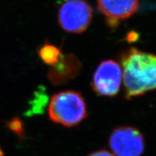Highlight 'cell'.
Instances as JSON below:
<instances>
[{
    "label": "cell",
    "instance_id": "6da1fadb",
    "mask_svg": "<svg viewBox=\"0 0 156 156\" xmlns=\"http://www.w3.org/2000/svg\"><path fill=\"white\" fill-rule=\"evenodd\" d=\"M120 59L126 99L156 89V55L132 48Z\"/></svg>",
    "mask_w": 156,
    "mask_h": 156
},
{
    "label": "cell",
    "instance_id": "7a4b0ae2",
    "mask_svg": "<svg viewBox=\"0 0 156 156\" xmlns=\"http://www.w3.org/2000/svg\"><path fill=\"white\" fill-rule=\"evenodd\" d=\"M48 116L52 122L71 127L87 116L85 101L80 93L62 91L54 94L48 105Z\"/></svg>",
    "mask_w": 156,
    "mask_h": 156
},
{
    "label": "cell",
    "instance_id": "3957f363",
    "mask_svg": "<svg viewBox=\"0 0 156 156\" xmlns=\"http://www.w3.org/2000/svg\"><path fill=\"white\" fill-rule=\"evenodd\" d=\"M93 12L85 0H66L58 7V23L68 33L81 34L90 25Z\"/></svg>",
    "mask_w": 156,
    "mask_h": 156
},
{
    "label": "cell",
    "instance_id": "277c9868",
    "mask_svg": "<svg viewBox=\"0 0 156 156\" xmlns=\"http://www.w3.org/2000/svg\"><path fill=\"white\" fill-rule=\"evenodd\" d=\"M109 146L115 156H140L145 150V142L137 129L120 126L112 132Z\"/></svg>",
    "mask_w": 156,
    "mask_h": 156
},
{
    "label": "cell",
    "instance_id": "5b68a950",
    "mask_svg": "<svg viewBox=\"0 0 156 156\" xmlns=\"http://www.w3.org/2000/svg\"><path fill=\"white\" fill-rule=\"evenodd\" d=\"M122 82V69L114 60H106L99 64L93 75V91L101 96L112 97L120 90Z\"/></svg>",
    "mask_w": 156,
    "mask_h": 156
},
{
    "label": "cell",
    "instance_id": "8992f818",
    "mask_svg": "<svg viewBox=\"0 0 156 156\" xmlns=\"http://www.w3.org/2000/svg\"><path fill=\"white\" fill-rule=\"evenodd\" d=\"M98 9L110 23L123 20L135 14L139 9V0H96Z\"/></svg>",
    "mask_w": 156,
    "mask_h": 156
},
{
    "label": "cell",
    "instance_id": "52a82bcc",
    "mask_svg": "<svg viewBox=\"0 0 156 156\" xmlns=\"http://www.w3.org/2000/svg\"><path fill=\"white\" fill-rule=\"evenodd\" d=\"M82 64L73 54H62L59 61L51 67L48 77L53 85H62L73 80L78 75Z\"/></svg>",
    "mask_w": 156,
    "mask_h": 156
},
{
    "label": "cell",
    "instance_id": "ba28073f",
    "mask_svg": "<svg viewBox=\"0 0 156 156\" xmlns=\"http://www.w3.org/2000/svg\"><path fill=\"white\" fill-rule=\"evenodd\" d=\"M38 54L44 63L53 67L59 61L62 53L60 48L54 45L49 44L48 43H46L44 46L40 48L38 51Z\"/></svg>",
    "mask_w": 156,
    "mask_h": 156
},
{
    "label": "cell",
    "instance_id": "9c48e42d",
    "mask_svg": "<svg viewBox=\"0 0 156 156\" xmlns=\"http://www.w3.org/2000/svg\"><path fill=\"white\" fill-rule=\"evenodd\" d=\"M89 156H115V155L113 153L106 151H100L95 152V153H93Z\"/></svg>",
    "mask_w": 156,
    "mask_h": 156
},
{
    "label": "cell",
    "instance_id": "30bf717a",
    "mask_svg": "<svg viewBox=\"0 0 156 156\" xmlns=\"http://www.w3.org/2000/svg\"><path fill=\"white\" fill-rule=\"evenodd\" d=\"M136 38H137V34H136L134 32H132L127 36V40L130 41H133L136 40Z\"/></svg>",
    "mask_w": 156,
    "mask_h": 156
}]
</instances>
